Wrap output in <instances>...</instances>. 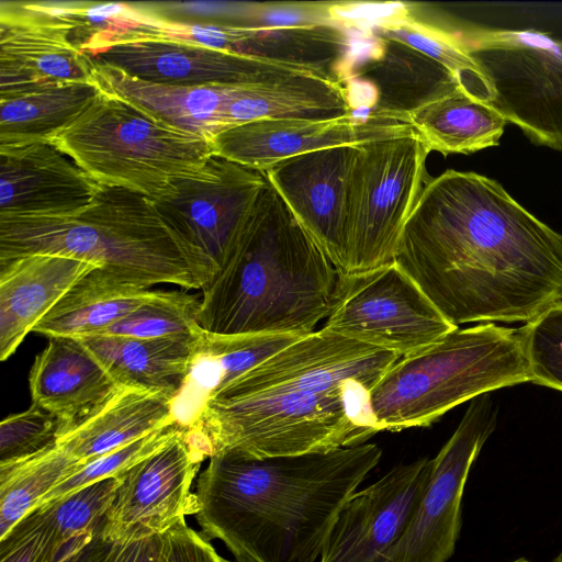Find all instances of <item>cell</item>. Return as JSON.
<instances>
[{
  "label": "cell",
  "mask_w": 562,
  "mask_h": 562,
  "mask_svg": "<svg viewBox=\"0 0 562 562\" xmlns=\"http://www.w3.org/2000/svg\"><path fill=\"white\" fill-rule=\"evenodd\" d=\"M267 183L263 171L214 155L200 175L175 180L150 202L214 278L238 241Z\"/></svg>",
  "instance_id": "cell-11"
},
{
  "label": "cell",
  "mask_w": 562,
  "mask_h": 562,
  "mask_svg": "<svg viewBox=\"0 0 562 562\" xmlns=\"http://www.w3.org/2000/svg\"><path fill=\"white\" fill-rule=\"evenodd\" d=\"M323 327L401 358L457 328L394 261L364 272L340 273Z\"/></svg>",
  "instance_id": "cell-10"
},
{
  "label": "cell",
  "mask_w": 562,
  "mask_h": 562,
  "mask_svg": "<svg viewBox=\"0 0 562 562\" xmlns=\"http://www.w3.org/2000/svg\"><path fill=\"white\" fill-rule=\"evenodd\" d=\"M358 145L317 149L280 160L263 172L333 265L346 266L349 184Z\"/></svg>",
  "instance_id": "cell-16"
},
{
  "label": "cell",
  "mask_w": 562,
  "mask_h": 562,
  "mask_svg": "<svg viewBox=\"0 0 562 562\" xmlns=\"http://www.w3.org/2000/svg\"><path fill=\"white\" fill-rule=\"evenodd\" d=\"M92 58L144 80L187 87L254 82L286 71L308 74L286 65L170 41L117 44Z\"/></svg>",
  "instance_id": "cell-19"
},
{
  "label": "cell",
  "mask_w": 562,
  "mask_h": 562,
  "mask_svg": "<svg viewBox=\"0 0 562 562\" xmlns=\"http://www.w3.org/2000/svg\"><path fill=\"white\" fill-rule=\"evenodd\" d=\"M409 123L429 151L473 154L499 145L507 122L462 87L409 113Z\"/></svg>",
  "instance_id": "cell-29"
},
{
  "label": "cell",
  "mask_w": 562,
  "mask_h": 562,
  "mask_svg": "<svg viewBox=\"0 0 562 562\" xmlns=\"http://www.w3.org/2000/svg\"><path fill=\"white\" fill-rule=\"evenodd\" d=\"M91 57L44 2H0V97L49 82H91Z\"/></svg>",
  "instance_id": "cell-17"
},
{
  "label": "cell",
  "mask_w": 562,
  "mask_h": 562,
  "mask_svg": "<svg viewBox=\"0 0 562 562\" xmlns=\"http://www.w3.org/2000/svg\"><path fill=\"white\" fill-rule=\"evenodd\" d=\"M300 338L302 337L292 335L221 336L202 330L190 374L181 392L192 389L199 391L202 396L201 407L210 393L225 386Z\"/></svg>",
  "instance_id": "cell-31"
},
{
  "label": "cell",
  "mask_w": 562,
  "mask_h": 562,
  "mask_svg": "<svg viewBox=\"0 0 562 562\" xmlns=\"http://www.w3.org/2000/svg\"><path fill=\"white\" fill-rule=\"evenodd\" d=\"M91 59V82L102 92L159 122L211 139L224 130V109L233 85L187 87L155 82Z\"/></svg>",
  "instance_id": "cell-24"
},
{
  "label": "cell",
  "mask_w": 562,
  "mask_h": 562,
  "mask_svg": "<svg viewBox=\"0 0 562 562\" xmlns=\"http://www.w3.org/2000/svg\"><path fill=\"white\" fill-rule=\"evenodd\" d=\"M69 30L74 45L91 57L112 47L143 13L140 4L113 2H44Z\"/></svg>",
  "instance_id": "cell-34"
},
{
  "label": "cell",
  "mask_w": 562,
  "mask_h": 562,
  "mask_svg": "<svg viewBox=\"0 0 562 562\" xmlns=\"http://www.w3.org/2000/svg\"><path fill=\"white\" fill-rule=\"evenodd\" d=\"M81 467L57 443L24 460L0 464V538Z\"/></svg>",
  "instance_id": "cell-32"
},
{
  "label": "cell",
  "mask_w": 562,
  "mask_h": 562,
  "mask_svg": "<svg viewBox=\"0 0 562 562\" xmlns=\"http://www.w3.org/2000/svg\"><path fill=\"white\" fill-rule=\"evenodd\" d=\"M413 133L408 119L380 113L331 120H258L218 132L212 145L216 156L265 171L304 153Z\"/></svg>",
  "instance_id": "cell-15"
},
{
  "label": "cell",
  "mask_w": 562,
  "mask_h": 562,
  "mask_svg": "<svg viewBox=\"0 0 562 562\" xmlns=\"http://www.w3.org/2000/svg\"><path fill=\"white\" fill-rule=\"evenodd\" d=\"M29 386L32 404L57 419L58 437L89 417L121 387L74 337L48 338L30 370Z\"/></svg>",
  "instance_id": "cell-22"
},
{
  "label": "cell",
  "mask_w": 562,
  "mask_h": 562,
  "mask_svg": "<svg viewBox=\"0 0 562 562\" xmlns=\"http://www.w3.org/2000/svg\"><path fill=\"white\" fill-rule=\"evenodd\" d=\"M162 535L126 542H111L103 562H161Z\"/></svg>",
  "instance_id": "cell-42"
},
{
  "label": "cell",
  "mask_w": 562,
  "mask_h": 562,
  "mask_svg": "<svg viewBox=\"0 0 562 562\" xmlns=\"http://www.w3.org/2000/svg\"><path fill=\"white\" fill-rule=\"evenodd\" d=\"M531 381L527 327L496 323L457 327L400 358L371 391L381 430L427 427L479 395Z\"/></svg>",
  "instance_id": "cell-6"
},
{
  "label": "cell",
  "mask_w": 562,
  "mask_h": 562,
  "mask_svg": "<svg viewBox=\"0 0 562 562\" xmlns=\"http://www.w3.org/2000/svg\"><path fill=\"white\" fill-rule=\"evenodd\" d=\"M99 263L58 254H33L0 262V360Z\"/></svg>",
  "instance_id": "cell-21"
},
{
  "label": "cell",
  "mask_w": 562,
  "mask_h": 562,
  "mask_svg": "<svg viewBox=\"0 0 562 562\" xmlns=\"http://www.w3.org/2000/svg\"><path fill=\"white\" fill-rule=\"evenodd\" d=\"M525 562H531L527 559H525ZM549 562H562V552H560L558 555H555L551 561Z\"/></svg>",
  "instance_id": "cell-43"
},
{
  "label": "cell",
  "mask_w": 562,
  "mask_h": 562,
  "mask_svg": "<svg viewBox=\"0 0 562 562\" xmlns=\"http://www.w3.org/2000/svg\"><path fill=\"white\" fill-rule=\"evenodd\" d=\"M175 397L121 386L89 417L57 438V445L82 465L160 428L178 423Z\"/></svg>",
  "instance_id": "cell-25"
},
{
  "label": "cell",
  "mask_w": 562,
  "mask_h": 562,
  "mask_svg": "<svg viewBox=\"0 0 562 562\" xmlns=\"http://www.w3.org/2000/svg\"><path fill=\"white\" fill-rule=\"evenodd\" d=\"M204 460L181 428L122 475L105 516L103 538L126 542L161 536L186 516L195 515L191 487Z\"/></svg>",
  "instance_id": "cell-13"
},
{
  "label": "cell",
  "mask_w": 562,
  "mask_h": 562,
  "mask_svg": "<svg viewBox=\"0 0 562 562\" xmlns=\"http://www.w3.org/2000/svg\"><path fill=\"white\" fill-rule=\"evenodd\" d=\"M492 393L470 401L457 429L432 459L418 506L397 544L393 562H447L461 527V501L469 472L497 425Z\"/></svg>",
  "instance_id": "cell-12"
},
{
  "label": "cell",
  "mask_w": 562,
  "mask_h": 562,
  "mask_svg": "<svg viewBox=\"0 0 562 562\" xmlns=\"http://www.w3.org/2000/svg\"><path fill=\"white\" fill-rule=\"evenodd\" d=\"M456 33L490 82L488 105L533 145L562 150V41L535 29Z\"/></svg>",
  "instance_id": "cell-8"
},
{
  "label": "cell",
  "mask_w": 562,
  "mask_h": 562,
  "mask_svg": "<svg viewBox=\"0 0 562 562\" xmlns=\"http://www.w3.org/2000/svg\"><path fill=\"white\" fill-rule=\"evenodd\" d=\"M33 254L91 261L150 288L202 290L212 271L142 194L100 186L93 201L68 215H0V262Z\"/></svg>",
  "instance_id": "cell-5"
},
{
  "label": "cell",
  "mask_w": 562,
  "mask_h": 562,
  "mask_svg": "<svg viewBox=\"0 0 562 562\" xmlns=\"http://www.w3.org/2000/svg\"><path fill=\"white\" fill-rule=\"evenodd\" d=\"M355 115L346 86L310 74L286 71L232 86L224 130L258 120H331Z\"/></svg>",
  "instance_id": "cell-23"
},
{
  "label": "cell",
  "mask_w": 562,
  "mask_h": 562,
  "mask_svg": "<svg viewBox=\"0 0 562 562\" xmlns=\"http://www.w3.org/2000/svg\"><path fill=\"white\" fill-rule=\"evenodd\" d=\"M223 562H233V561H229V560H226L223 558ZM235 562H237V561H235Z\"/></svg>",
  "instance_id": "cell-45"
},
{
  "label": "cell",
  "mask_w": 562,
  "mask_h": 562,
  "mask_svg": "<svg viewBox=\"0 0 562 562\" xmlns=\"http://www.w3.org/2000/svg\"><path fill=\"white\" fill-rule=\"evenodd\" d=\"M199 305V295L160 290L156 297L97 335L142 339L198 338L202 333L198 323Z\"/></svg>",
  "instance_id": "cell-33"
},
{
  "label": "cell",
  "mask_w": 562,
  "mask_h": 562,
  "mask_svg": "<svg viewBox=\"0 0 562 562\" xmlns=\"http://www.w3.org/2000/svg\"><path fill=\"white\" fill-rule=\"evenodd\" d=\"M181 428L178 423L166 426L88 462L53 488L38 507L100 480L122 476L136 463L167 443Z\"/></svg>",
  "instance_id": "cell-36"
},
{
  "label": "cell",
  "mask_w": 562,
  "mask_h": 562,
  "mask_svg": "<svg viewBox=\"0 0 562 562\" xmlns=\"http://www.w3.org/2000/svg\"><path fill=\"white\" fill-rule=\"evenodd\" d=\"M199 337L142 339L95 335L77 339L117 385L162 392L176 398L190 374Z\"/></svg>",
  "instance_id": "cell-26"
},
{
  "label": "cell",
  "mask_w": 562,
  "mask_h": 562,
  "mask_svg": "<svg viewBox=\"0 0 562 562\" xmlns=\"http://www.w3.org/2000/svg\"><path fill=\"white\" fill-rule=\"evenodd\" d=\"M513 562H525V558H519V559H517V560H515Z\"/></svg>",
  "instance_id": "cell-44"
},
{
  "label": "cell",
  "mask_w": 562,
  "mask_h": 562,
  "mask_svg": "<svg viewBox=\"0 0 562 562\" xmlns=\"http://www.w3.org/2000/svg\"><path fill=\"white\" fill-rule=\"evenodd\" d=\"M364 32L402 43L436 60L459 78L470 95L486 104L491 102L490 82L458 34L415 19L407 4L383 3Z\"/></svg>",
  "instance_id": "cell-30"
},
{
  "label": "cell",
  "mask_w": 562,
  "mask_h": 562,
  "mask_svg": "<svg viewBox=\"0 0 562 562\" xmlns=\"http://www.w3.org/2000/svg\"><path fill=\"white\" fill-rule=\"evenodd\" d=\"M50 144L98 183L149 201L175 180L200 175L215 155L210 137L167 125L102 91Z\"/></svg>",
  "instance_id": "cell-7"
},
{
  "label": "cell",
  "mask_w": 562,
  "mask_h": 562,
  "mask_svg": "<svg viewBox=\"0 0 562 562\" xmlns=\"http://www.w3.org/2000/svg\"><path fill=\"white\" fill-rule=\"evenodd\" d=\"M339 276L268 180L231 255L201 290L198 323L221 336L305 337L329 315Z\"/></svg>",
  "instance_id": "cell-4"
},
{
  "label": "cell",
  "mask_w": 562,
  "mask_h": 562,
  "mask_svg": "<svg viewBox=\"0 0 562 562\" xmlns=\"http://www.w3.org/2000/svg\"><path fill=\"white\" fill-rule=\"evenodd\" d=\"M58 429L57 419L35 404L7 416L0 424V464L24 460L55 446Z\"/></svg>",
  "instance_id": "cell-37"
},
{
  "label": "cell",
  "mask_w": 562,
  "mask_h": 562,
  "mask_svg": "<svg viewBox=\"0 0 562 562\" xmlns=\"http://www.w3.org/2000/svg\"><path fill=\"white\" fill-rule=\"evenodd\" d=\"M526 327L530 383L562 392V302Z\"/></svg>",
  "instance_id": "cell-38"
},
{
  "label": "cell",
  "mask_w": 562,
  "mask_h": 562,
  "mask_svg": "<svg viewBox=\"0 0 562 562\" xmlns=\"http://www.w3.org/2000/svg\"><path fill=\"white\" fill-rule=\"evenodd\" d=\"M98 268L42 318L33 331L50 337H87L109 328L159 294Z\"/></svg>",
  "instance_id": "cell-27"
},
{
  "label": "cell",
  "mask_w": 562,
  "mask_h": 562,
  "mask_svg": "<svg viewBox=\"0 0 562 562\" xmlns=\"http://www.w3.org/2000/svg\"><path fill=\"white\" fill-rule=\"evenodd\" d=\"M394 262L457 327L526 325L562 302V234L473 171L426 181Z\"/></svg>",
  "instance_id": "cell-1"
},
{
  "label": "cell",
  "mask_w": 562,
  "mask_h": 562,
  "mask_svg": "<svg viewBox=\"0 0 562 562\" xmlns=\"http://www.w3.org/2000/svg\"><path fill=\"white\" fill-rule=\"evenodd\" d=\"M161 562H223V557L183 518L162 535Z\"/></svg>",
  "instance_id": "cell-40"
},
{
  "label": "cell",
  "mask_w": 562,
  "mask_h": 562,
  "mask_svg": "<svg viewBox=\"0 0 562 562\" xmlns=\"http://www.w3.org/2000/svg\"><path fill=\"white\" fill-rule=\"evenodd\" d=\"M102 530L83 532L68 539L48 562H103L111 542L103 538Z\"/></svg>",
  "instance_id": "cell-41"
},
{
  "label": "cell",
  "mask_w": 562,
  "mask_h": 562,
  "mask_svg": "<svg viewBox=\"0 0 562 562\" xmlns=\"http://www.w3.org/2000/svg\"><path fill=\"white\" fill-rule=\"evenodd\" d=\"M401 357L322 327L210 393L184 428L206 459H265L364 443L371 391Z\"/></svg>",
  "instance_id": "cell-2"
},
{
  "label": "cell",
  "mask_w": 562,
  "mask_h": 562,
  "mask_svg": "<svg viewBox=\"0 0 562 562\" xmlns=\"http://www.w3.org/2000/svg\"><path fill=\"white\" fill-rule=\"evenodd\" d=\"M100 186L50 143L0 148V215L74 214Z\"/></svg>",
  "instance_id": "cell-20"
},
{
  "label": "cell",
  "mask_w": 562,
  "mask_h": 562,
  "mask_svg": "<svg viewBox=\"0 0 562 562\" xmlns=\"http://www.w3.org/2000/svg\"><path fill=\"white\" fill-rule=\"evenodd\" d=\"M432 459L398 464L355 493L329 535L319 562H393L426 488Z\"/></svg>",
  "instance_id": "cell-14"
},
{
  "label": "cell",
  "mask_w": 562,
  "mask_h": 562,
  "mask_svg": "<svg viewBox=\"0 0 562 562\" xmlns=\"http://www.w3.org/2000/svg\"><path fill=\"white\" fill-rule=\"evenodd\" d=\"M335 2H269L247 3L232 23L258 27H295L338 25L335 23Z\"/></svg>",
  "instance_id": "cell-39"
},
{
  "label": "cell",
  "mask_w": 562,
  "mask_h": 562,
  "mask_svg": "<svg viewBox=\"0 0 562 562\" xmlns=\"http://www.w3.org/2000/svg\"><path fill=\"white\" fill-rule=\"evenodd\" d=\"M122 476L91 483L59 499L38 507L61 540L103 528L105 516Z\"/></svg>",
  "instance_id": "cell-35"
},
{
  "label": "cell",
  "mask_w": 562,
  "mask_h": 562,
  "mask_svg": "<svg viewBox=\"0 0 562 562\" xmlns=\"http://www.w3.org/2000/svg\"><path fill=\"white\" fill-rule=\"evenodd\" d=\"M346 82L364 112L406 119L414 110L462 87L459 78L436 60L369 33L358 42Z\"/></svg>",
  "instance_id": "cell-18"
},
{
  "label": "cell",
  "mask_w": 562,
  "mask_h": 562,
  "mask_svg": "<svg viewBox=\"0 0 562 562\" xmlns=\"http://www.w3.org/2000/svg\"><path fill=\"white\" fill-rule=\"evenodd\" d=\"M100 93L89 81H58L0 97V148L52 143Z\"/></svg>",
  "instance_id": "cell-28"
},
{
  "label": "cell",
  "mask_w": 562,
  "mask_h": 562,
  "mask_svg": "<svg viewBox=\"0 0 562 562\" xmlns=\"http://www.w3.org/2000/svg\"><path fill=\"white\" fill-rule=\"evenodd\" d=\"M381 457L373 443L265 459L213 454L196 483L201 535L237 562H315Z\"/></svg>",
  "instance_id": "cell-3"
},
{
  "label": "cell",
  "mask_w": 562,
  "mask_h": 562,
  "mask_svg": "<svg viewBox=\"0 0 562 562\" xmlns=\"http://www.w3.org/2000/svg\"><path fill=\"white\" fill-rule=\"evenodd\" d=\"M429 153L416 133L358 145L341 273L364 272L394 261L405 223L424 188Z\"/></svg>",
  "instance_id": "cell-9"
}]
</instances>
